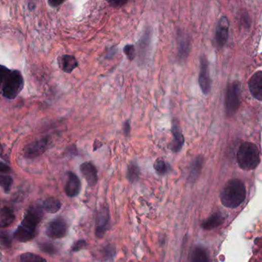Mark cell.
I'll return each mask as SVG.
<instances>
[{
  "label": "cell",
  "instance_id": "6da1fadb",
  "mask_svg": "<svg viewBox=\"0 0 262 262\" xmlns=\"http://www.w3.org/2000/svg\"><path fill=\"white\" fill-rule=\"evenodd\" d=\"M246 198V189L240 179L229 180L220 193V200L224 207L236 209Z\"/></svg>",
  "mask_w": 262,
  "mask_h": 262
},
{
  "label": "cell",
  "instance_id": "7a4b0ae2",
  "mask_svg": "<svg viewBox=\"0 0 262 262\" xmlns=\"http://www.w3.org/2000/svg\"><path fill=\"white\" fill-rule=\"evenodd\" d=\"M237 161L242 170H254L260 163V153L254 143L245 142L239 146L237 153Z\"/></svg>",
  "mask_w": 262,
  "mask_h": 262
},
{
  "label": "cell",
  "instance_id": "3957f363",
  "mask_svg": "<svg viewBox=\"0 0 262 262\" xmlns=\"http://www.w3.org/2000/svg\"><path fill=\"white\" fill-rule=\"evenodd\" d=\"M24 86V80L22 74L19 71H11L7 77L4 88L3 94L8 99H15L22 91Z\"/></svg>",
  "mask_w": 262,
  "mask_h": 262
},
{
  "label": "cell",
  "instance_id": "277c9868",
  "mask_svg": "<svg viewBox=\"0 0 262 262\" xmlns=\"http://www.w3.org/2000/svg\"><path fill=\"white\" fill-rule=\"evenodd\" d=\"M241 104L240 84L238 82H233L228 86L226 94V113L229 116L235 115L239 110Z\"/></svg>",
  "mask_w": 262,
  "mask_h": 262
},
{
  "label": "cell",
  "instance_id": "5b68a950",
  "mask_svg": "<svg viewBox=\"0 0 262 262\" xmlns=\"http://www.w3.org/2000/svg\"><path fill=\"white\" fill-rule=\"evenodd\" d=\"M67 226L66 221L64 218H56L52 220L48 224L46 229V234L52 239H61L66 236Z\"/></svg>",
  "mask_w": 262,
  "mask_h": 262
},
{
  "label": "cell",
  "instance_id": "8992f818",
  "mask_svg": "<svg viewBox=\"0 0 262 262\" xmlns=\"http://www.w3.org/2000/svg\"><path fill=\"white\" fill-rule=\"evenodd\" d=\"M43 214L40 208H30L25 212L21 226L36 232L37 226L43 218Z\"/></svg>",
  "mask_w": 262,
  "mask_h": 262
},
{
  "label": "cell",
  "instance_id": "52a82bcc",
  "mask_svg": "<svg viewBox=\"0 0 262 262\" xmlns=\"http://www.w3.org/2000/svg\"><path fill=\"white\" fill-rule=\"evenodd\" d=\"M48 146H49L48 138H41L31 142L24 149V157L28 159L40 157L46 152Z\"/></svg>",
  "mask_w": 262,
  "mask_h": 262
},
{
  "label": "cell",
  "instance_id": "ba28073f",
  "mask_svg": "<svg viewBox=\"0 0 262 262\" xmlns=\"http://www.w3.org/2000/svg\"><path fill=\"white\" fill-rule=\"evenodd\" d=\"M199 84L203 94H209L211 89V79L209 76V62L205 57H203L200 61Z\"/></svg>",
  "mask_w": 262,
  "mask_h": 262
},
{
  "label": "cell",
  "instance_id": "9c48e42d",
  "mask_svg": "<svg viewBox=\"0 0 262 262\" xmlns=\"http://www.w3.org/2000/svg\"><path fill=\"white\" fill-rule=\"evenodd\" d=\"M171 131L172 134H173V141L170 144V149L173 152H179L185 143V139H184L182 130L179 126V121L176 120H173Z\"/></svg>",
  "mask_w": 262,
  "mask_h": 262
},
{
  "label": "cell",
  "instance_id": "30bf717a",
  "mask_svg": "<svg viewBox=\"0 0 262 262\" xmlns=\"http://www.w3.org/2000/svg\"><path fill=\"white\" fill-rule=\"evenodd\" d=\"M82 190V183L77 175L72 172H68V180L64 187V192L70 198H74L79 194Z\"/></svg>",
  "mask_w": 262,
  "mask_h": 262
},
{
  "label": "cell",
  "instance_id": "8fae6325",
  "mask_svg": "<svg viewBox=\"0 0 262 262\" xmlns=\"http://www.w3.org/2000/svg\"><path fill=\"white\" fill-rule=\"evenodd\" d=\"M229 23L226 17H222L218 21L215 30V42L218 47H222L228 40L229 36Z\"/></svg>",
  "mask_w": 262,
  "mask_h": 262
},
{
  "label": "cell",
  "instance_id": "7c38bea8",
  "mask_svg": "<svg viewBox=\"0 0 262 262\" xmlns=\"http://www.w3.org/2000/svg\"><path fill=\"white\" fill-rule=\"evenodd\" d=\"M80 170L90 186H94L98 180L97 170L91 162H85L80 166Z\"/></svg>",
  "mask_w": 262,
  "mask_h": 262
},
{
  "label": "cell",
  "instance_id": "4fadbf2b",
  "mask_svg": "<svg viewBox=\"0 0 262 262\" xmlns=\"http://www.w3.org/2000/svg\"><path fill=\"white\" fill-rule=\"evenodd\" d=\"M248 88L255 99L262 101V71H257L253 74L248 82Z\"/></svg>",
  "mask_w": 262,
  "mask_h": 262
},
{
  "label": "cell",
  "instance_id": "5bb4252c",
  "mask_svg": "<svg viewBox=\"0 0 262 262\" xmlns=\"http://www.w3.org/2000/svg\"><path fill=\"white\" fill-rule=\"evenodd\" d=\"M203 164H204V158L202 156L196 157L192 161L191 165L190 167V173H189L188 180L190 183H195L198 180L202 170H203Z\"/></svg>",
  "mask_w": 262,
  "mask_h": 262
},
{
  "label": "cell",
  "instance_id": "9a60e30c",
  "mask_svg": "<svg viewBox=\"0 0 262 262\" xmlns=\"http://www.w3.org/2000/svg\"><path fill=\"white\" fill-rule=\"evenodd\" d=\"M109 220V212L107 208H103L98 212L96 221V236L101 238L105 233Z\"/></svg>",
  "mask_w": 262,
  "mask_h": 262
},
{
  "label": "cell",
  "instance_id": "2e32d148",
  "mask_svg": "<svg viewBox=\"0 0 262 262\" xmlns=\"http://www.w3.org/2000/svg\"><path fill=\"white\" fill-rule=\"evenodd\" d=\"M151 39H152V30L147 28L145 30L144 33L142 35L138 45V55L140 59L144 60L149 52L151 46Z\"/></svg>",
  "mask_w": 262,
  "mask_h": 262
},
{
  "label": "cell",
  "instance_id": "e0dca14e",
  "mask_svg": "<svg viewBox=\"0 0 262 262\" xmlns=\"http://www.w3.org/2000/svg\"><path fill=\"white\" fill-rule=\"evenodd\" d=\"M178 58L180 61H183L190 53L191 43L190 38L185 34L180 33L178 35Z\"/></svg>",
  "mask_w": 262,
  "mask_h": 262
},
{
  "label": "cell",
  "instance_id": "ac0fdd59",
  "mask_svg": "<svg viewBox=\"0 0 262 262\" xmlns=\"http://www.w3.org/2000/svg\"><path fill=\"white\" fill-rule=\"evenodd\" d=\"M61 69L65 73H71L78 67V61L73 55H64L58 58Z\"/></svg>",
  "mask_w": 262,
  "mask_h": 262
},
{
  "label": "cell",
  "instance_id": "d6986e66",
  "mask_svg": "<svg viewBox=\"0 0 262 262\" xmlns=\"http://www.w3.org/2000/svg\"><path fill=\"white\" fill-rule=\"evenodd\" d=\"M36 234V232L27 229L22 226H19L14 233V238L20 242H29L32 240Z\"/></svg>",
  "mask_w": 262,
  "mask_h": 262
},
{
  "label": "cell",
  "instance_id": "ffe728a7",
  "mask_svg": "<svg viewBox=\"0 0 262 262\" xmlns=\"http://www.w3.org/2000/svg\"><path fill=\"white\" fill-rule=\"evenodd\" d=\"M14 212L9 207H4L0 209V228H6L14 222Z\"/></svg>",
  "mask_w": 262,
  "mask_h": 262
},
{
  "label": "cell",
  "instance_id": "44dd1931",
  "mask_svg": "<svg viewBox=\"0 0 262 262\" xmlns=\"http://www.w3.org/2000/svg\"><path fill=\"white\" fill-rule=\"evenodd\" d=\"M190 262H209L206 250L203 247H196L190 254Z\"/></svg>",
  "mask_w": 262,
  "mask_h": 262
},
{
  "label": "cell",
  "instance_id": "7402d4cb",
  "mask_svg": "<svg viewBox=\"0 0 262 262\" xmlns=\"http://www.w3.org/2000/svg\"><path fill=\"white\" fill-rule=\"evenodd\" d=\"M61 207V202L57 199L52 198V197L48 198L43 203V209L49 213H56L60 210Z\"/></svg>",
  "mask_w": 262,
  "mask_h": 262
},
{
  "label": "cell",
  "instance_id": "603a6c76",
  "mask_svg": "<svg viewBox=\"0 0 262 262\" xmlns=\"http://www.w3.org/2000/svg\"><path fill=\"white\" fill-rule=\"evenodd\" d=\"M140 171L136 163H130L127 171V179L130 183H135L140 177Z\"/></svg>",
  "mask_w": 262,
  "mask_h": 262
},
{
  "label": "cell",
  "instance_id": "cb8c5ba5",
  "mask_svg": "<svg viewBox=\"0 0 262 262\" xmlns=\"http://www.w3.org/2000/svg\"><path fill=\"white\" fill-rule=\"evenodd\" d=\"M154 168L157 172V174L163 176V175L167 174L168 173L169 170H170V166L165 160L160 157L154 162Z\"/></svg>",
  "mask_w": 262,
  "mask_h": 262
},
{
  "label": "cell",
  "instance_id": "d4e9b609",
  "mask_svg": "<svg viewBox=\"0 0 262 262\" xmlns=\"http://www.w3.org/2000/svg\"><path fill=\"white\" fill-rule=\"evenodd\" d=\"M221 216L218 213L214 214L212 216L209 217L207 220L204 221L203 227L206 229H211L215 227L221 222Z\"/></svg>",
  "mask_w": 262,
  "mask_h": 262
},
{
  "label": "cell",
  "instance_id": "484cf974",
  "mask_svg": "<svg viewBox=\"0 0 262 262\" xmlns=\"http://www.w3.org/2000/svg\"><path fill=\"white\" fill-rule=\"evenodd\" d=\"M20 262H47L46 259L43 258L38 254L33 253H24L20 256Z\"/></svg>",
  "mask_w": 262,
  "mask_h": 262
},
{
  "label": "cell",
  "instance_id": "4316f807",
  "mask_svg": "<svg viewBox=\"0 0 262 262\" xmlns=\"http://www.w3.org/2000/svg\"><path fill=\"white\" fill-rule=\"evenodd\" d=\"M11 235L7 231L0 230V246L4 248H9L12 246Z\"/></svg>",
  "mask_w": 262,
  "mask_h": 262
},
{
  "label": "cell",
  "instance_id": "83f0119b",
  "mask_svg": "<svg viewBox=\"0 0 262 262\" xmlns=\"http://www.w3.org/2000/svg\"><path fill=\"white\" fill-rule=\"evenodd\" d=\"M13 182V178L9 175H0V186L4 189L6 193L10 192Z\"/></svg>",
  "mask_w": 262,
  "mask_h": 262
},
{
  "label": "cell",
  "instance_id": "f1b7e54d",
  "mask_svg": "<svg viewBox=\"0 0 262 262\" xmlns=\"http://www.w3.org/2000/svg\"><path fill=\"white\" fill-rule=\"evenodd\" d=\"M40 249L43 251V252L47 253L49 254H54L57 253L58 249L56 247L50 242H44V243H41L40 245Z\"/></svg>",
  "mask_w": 262,
  "mask_h": 262
},
{
  "label": "cell",
  "instance_id": "f546056e",
  "mask_svg": "<svg viewBox=\"0 0 262 262\" xmlns=\"http://www.w3.org/2000/svg\"><path fill=\"white\" fill-rule=\"evenodd\" d=\"M124 52L130 61H133L136 58V55H137L135 47L133 45H127L124 48Z\"/></svg>",
  "mask_w": 262,
  "mask_h": 262
},
{
  "label": "cell",
  "instance_id": "4dcf8cb0",
  "mask_svg": "<svg viewBox=\"0 0 262 262\" xmlns=\"http://www.w3.org/2000/svg\"><path fill=\"white\" fill-rule=\"evenodd\" d=\"M10 72L11 71L7 67L4 66V65H0V86L3 84L5 83L6 80H7V77H8Z\"/></svg>",
  "mask_w": 262,
  "mask_h": 262
},
{
  "label": "cell",
  "instance_id": "1f68e13d",
  "mask_svg": "<svg viewBox=\"0 0 262 262\" xmlns=\"http://www.w3.org/2000/svg\"><path fill=\"white\" fill-rule=\"evenodd\" d=\"M85 245H86V242H85V241H79V242H77L76 244H74V246H73L72 250L74 251H79V250L83 248Z\"/></svg>",
  "mask_w": 262,
  "mask_h": 262
},
{
  "label": "cell",
  "instance_id": "d6a6232c",
  "mask_svg": "<svg viewBox=\"0 0 262 262\" xmlns=\"http://www.w3.org/2000/svg\"><path fill=\"white\" fill-rule=\"evenodd\" d=\"M11 172V168L6 163L0 162V173H8Z\"/></svg>",
  "mask_w": 262,
  "mask_h": 262
},
{
  "label": "cell",
  "instance_id": "836d02e7",
  "mask_svg": "<svg viewBox=\"0 0 262 262\" xmlns=\"http://www.w3.org/2000/svg\"><path fill=\"white\" fill-rule=\"evenodd\" d=\"M64 1H66V0H48V3H49L50 7L55 8V7H58L61 6Z\"/></svg>",
  "mask_w": 262,
  "mask_h": 262
},
{
  "label": "cell",
  "instance_id": "e575fe53",
  "mask_svg": "<svg viewBox=\"0 0 262 262\" xmlns=\"http://www.w3.org/2000/svg\"><path fill=\"white\" fill-rule=\"evenodd\" d=\"M127 2V0H109L110 5L116 7V6H123Z\"/></svg>",
  "mask_w": 262,
  "mask_h": 262
},
{
  "label": "cell",
  "instance_id": "d590c367",
  "mask_svg": "<svg viewBox=\"0 0 262 262\" xmlns=\"http://www.w3.org/2000/svg\"><path fill=\"white\" fill-rule=\"evenodd\" d=\"M130 121H127L124 124V132L125 136L130 135Z\"/></svg>",
  "mask_w": 262,
  "mask_h": 262
},
{
  "label": "cell",
  "instance_id": "8d00e7d4",
  "mask_svg": "<svg viewBox=\"0 0 262 262\" xmlns=\"http://www.w3.org/2000/svg\"><path fill=\"white\" fill-rule=\"evenodd\" d=\"M0 149H1V151H3V146L2 145H1V143H0Z\"/></svg>",
  "mask_w": 262,
  "mask_h": 262
}]
</instances>
